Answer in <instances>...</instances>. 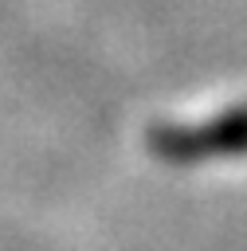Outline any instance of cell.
Masks as SVG:
<instances>
[{
    "label": "cell",
    "mask_w": 247,
    "mask_h": 251,
    "mask_svg": "<svg viewBox=\"0 0 247 251\" xmlns=\"http://www.w3.org/2000/svg\"><path fill=\"white\" fill-rule=\"evenodd\" d=\"M149 149L169 165H200L216 157H243L247 153V102L220 110L204 122L173 126L161 122L149 129Z\"/></svg>",
    "instance_id": "obj_1"
}]
</instances>
